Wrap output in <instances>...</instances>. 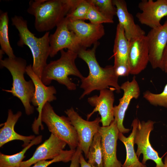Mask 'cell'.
I'll list each match as a JSON object with an SVG mask.
<instances>
[{"mask_svg": "<svg viewBox=\"0 0 167 167\" xmlns=\"http://www.w3.org/2000/svg\"><path fill=\"white\" fill-rule=\"evenodd\" d=\"M42 136L39 135L32 140L27 146L19 152L12 155H7L0 153V167H20L23 160L25 157V154L31 147L40 143Z\"/></svg>", "mask_w": 167, "mask_h": 167, "instance_id": "23", "label": "cell"}, {"mask_svg": "<svg viewBox=\"0 0 167 167\" xmlns=\"http://www.w3.org/2000/svg\"><path fill=\"white\" fill-rule=\"evenodd\" d=\"M91 4L88 0H79L77 4L69 12L66 17L73 20L84 21Z\"/></svg>", "mask_w": 167, "mask_h": 167, "instance_id": "26", "label": "cell"}, {"mask_svg": "<svg viewBox=\"0 0 167 167\" xmlns=\"http://www.w3.org/2000/svg\"><path fill=\"white\" fill-rule=\"evenodd\" d=\"M70 156L67 150H63L58 156L50 161L43 160L36 163L32 166L29 167H47L51 164L57 162H67L69 161Z\"/></svg>", "mask_w": 167, "mask_h": 167, "instance_id": "30", "label": "cell"}, {"mask_svg": "<svg viewBox=\"0 0 167 167\" xmlns=\"http://www.w3.org/2000/svg\"><path fill=\"white\" fill-rule=\"evenodd\" d=\"M129 42L122 27L117 24L113 48L114 64H128Z\"/></svg>", "mask_w": 167, "mask_h": 167, "instance_id": "22", "label": "cell"}, {"mask_svg": "<svg viewBox=\"0 0 167 167\" xmlns=\"http://www.w3.org/2000/svg\"><path fill=\"white\" fill-rule=\"evenodd\" d=\"M61 56L56 60L51 61L47 64L43 71L41 80L45 85H48L55 80L65 85L70 91L75 90L76 85L71 80L69 76L72 75L81 79L84 77L75 64L78 53L67 50L60 51Z\"/></svg>", "mask_w": 167, "mask_h": 167, "instance_id": "5", "label": "cell"}, {"mask_svg": "<svg viewBox=\"0 0 167 167\" xmlns=\"http://www.w3.org/2000/svg\"><path fill=\"white\" fill-rule=\"evenodd\" d=\"M0 66L10 72L13 82L10 90L2 89L19 98L22 103L26 114L29 115L34 112V106L30 103L35 92V86L32 80H25L24 74L27 66L26 61L21 57L6 58L0 59Z\"/></svg>", "mask_w": 167, "mask_h": 167, "instance_id": "4", "label": "cell"}, {"mask_svg": "<svg viewBox=\"0 0 167 167\" xmlns=\"http://www.w3.org/2000/svg\"><path fill=\"white\" fill-rule=\"evenodd\" d=\"M80 165L81 167H92L85 161L82 154L80 157Z\"/></svg>", "mask_w": 167, "mask_h": 167, "instance_id": "34", "label": "cell"}, {"mask_svg": "<svg viewBox=\"0 0 167 167\" xmlns=\"http://www.w3.org/2000/svg\"><path fill=\"white\" fill-rule=\"evenodd\" d=\"M98 132L101 137L103 167H122L117 157V141L119 132L116 121L109 126H100Z\"/></svg>", "mask_w": 167, "mask_h": 167, "instance_id": "11", "label": "cell"}, {"mask_svg": "<svg viewBox=\"0 0 167 167\" xmlns=\"http://www.w3.org/2000/svg\"><path fill=\"white\" fill-rule=\"evenodd\" d=\"M66 17L57 25L54 32L49 36L51 58L64 49L78 53L83 48L75 34L69 29Z\"/></svg>", "mask_w": 167, "mask_h": 167, "instance_id": "10", "label": "cell"}, {"mask_svg": "<svg viewBox=\"0 0 167 167\" xmlns=\"http://www.w3.org/2000/svg\"><path fill=\"white\" fill-rule=\"evenodd\" d=\"M164 163V165L163 167H167V154L165 157Z\"/></svg>", "mask_w": 167, "mask_h": 167, "instance_id": "35", "label": "cell"}, {"mask_svg": "<svg viewBox=\"0 0 167 167\" xmlns=\"http://www.w3.org/2000/svg\"><path fill=\"white\" fill-rule=\"evenodd\" d=\"M22 115V113L20 111H18L14 114L11 109L8 110L6 121L2 124L3 126L0 129V147L10 141L19 140L23 142L22 146L24 148L35 138L34 135L24 136L15 131V126Z\"/></svg>", "mask_w": 167, "mask_h": 167, "instance_id": "20", "label": "cell"}, {"mask_svg": "<svg viewBox=\"0 0 167 167\" xmlns=\"http://www.w3.org/2000/svg\"><path fill=\"white\" fill-rule=\"evenodd\" d=\"M129 42L128 64L130 73L136 75L144 70L149 62L146 36H141Z\"/></svg>", "mask_w": 167, "mask_h": 167, "instance_id": "16", "label": "cell"}, {"mask_svg": "<svg viewBox=\"0 0 167 167\" xmlns=\"http://www.w3.org/2000/svg\"><path fill=\"white\" fill-rule=\"evenodd\" d=\"M82 152L81 148L79 145L71 161L70 167H79L80 165V157Z\"/></svg>", "mask_w": 167, "mask_h": 167, "instance_id": "32", "label": "cell"}, {"mask_svg": "<svg viewBox=\"0 0 167 167\" xmlns=\"http://www.w3.org/2000/svg\"><path fill=\"white\" fill-rule=\"evenodd\" d=\"M138 120L135 118L133 121L131 125L132 127V132L128 137L125 136L123 133L119 132L118 139L124 144L126 151V158L122 167H147L145 164L139 161L134 150V137Z\"/></svg>", "mask_w": 167, "mask_h": 167, "instance_id": "21", "label": "cell"}, {"mask_svg": "<svg viewBox=\"0 0 167 167\" xmlns=\"http://www.w3.org/2000/svg\"><path fill=\"white\" fill-rule=\"evenodd\" d=\"M160 68L167 73V44L163 52Z\"/></svg>", "mask_w": 167, "mask_h": 167, "instance_id": "33", "label": "cell"}, {"mask_svg": "<svg viewBox=\"0 0 167 167\" xmlns=\"http://www.w3.org/2000/svg\"></svg>", "mask_w": 167, "mask_h": 167, "instance_id": "36", "label": "cell"}, {"mask_svg": "<svg viewBox=\"0 0 167 167\" xmlns=\"http://www.w3.org/2000/svg\"><path fill=\"white\" fill-rule=\"evenodd\" d=\"M146 36L149 62L153 69L160 68L163 52L167 44V20L163 25L151 29Z\"/></svg>", "mask_w": 167, "mask_h": 167, "instance_id": "17", "label": "cell"}, {"mask_svg": "<svg viewBox=\"0 0 167 167\" xmlns=\"http://www.w3.org/2000/svg\"><path fill=\"white\" fill-rule=\"evenodd\" d=\"M114 72L118 77L126 76L130 73V69L128 64H119L113 66Z\"/></svg>", "mask_w": 167, "mask_h": 167, "instance_id": "31", "label": "cell"}, {"mask_svg": "<svg viewBox=\"0 0 167 167\" xmlns=\"http://www.w3.org/2000/svg\"><path fill=\"white\" fill-rule=\"evenodd\" d=\"M32 65L27 66L26 73L33 81L35 86V92L31 101L33 106L37 107L38 112V117L35 118L32 125V129L34 133L39 134V128L43 130L44 126L41 121V116L43 109L46 103L56 99L55 94L56 90L53 86H47L45 85L41 79L35 73L32 69Z\"/></svg>", "mask_w": 167, "mask_h": 167, "instance_id": "7", "label": "cell"}, {"mask_svg": "<svg viewBox=\"0 0 167 167\" xmlns=\"http://www.w3.org/2000/svg\"><path fill=\"white\" fill-rule=\"evenodd\" d=\"M66 144L64 141L51 134L49 138L37 148L31 157L22 161L20 167H29L40 161L53 159L64 150Z\"/></svg>", "mask_w": 167, "mask_h": 167, "instance_id": "18", "label": "cell"}, {"mask_svg": "<svg viewBox=\"0 0 167 167\" xmlns=\"http://www.w3.org/2000/svg\"><path fill=\"white\" fill-rule=\"evenodd\" d=\"M96 9L108 17L113 19L116 15V8L112 0H88Z\"/></svg>", "mask_w": 167, "mask_h": 167, "instance_id": "27", "label": "cell"}, {"mask_svg": "<svg viewBox=\"0 0 167 167\" xmlns=\"http://www.w3.org/2000/svg\"><path fill=\"white\" fill-rule=\"evenodd\" d=\"M120 88L123 91V94L122 97L119 99L118 105L114 106V116L119 132L125 134L128 133L130 130L129 129L125 128L123 125L126 111L131 100L139 98L140 90L135 76L131 81H127L122 83L120 86Z\"/></svg>", "mask_w": 167, "mask_h": 167, "instance_id": "15", "label": "cell"}, {"mask_svg": "<svg viewBox=\"0 0 167 167\" xmlns=\"http://www.w3.org/2000/svg\"><path fill=\"white\" fill-rule=\"evenodd\" d=\"M41 121L51 134L66 142L70 149H76L79 141L75 127L68 117L57 114L49 102H47L43 109Z\"/></svg>", "mask_w": 167, "mask_h": 167, "instance_id": "6", "label": "cell"}, {"mask_svg": "<svg viewBox=\"0 0 167 167\" xmlns=\"http://www.w3.org/2000/svg\"><path fill=\"white\" fill-rule=\"evenodd\" d=\"M67 20L69 29L75 34L83 48L86 49L94 45L105 34L102 24H95L84 20L68 18Z\"/></svg>", "mask_w": 167, "mask_h": 167, "instance_id": "14", "label": "cell"}, {"mask_svg": "<svg viewBox=\"0 0 167 167\" xmlns=\"http://www.w3.org/2000/svg\"><path fill=\"white\" fill-rule=\"evenodd\" d=\"M138 7L142 11L136 15L139 21L151 29L161 26V19L167 15V0H142Z\"/></svg>", "mask_w": 167, "mask_h": 167, "instance_id": "12", "label": "cell"}, {"mask_svg": "<svg viewBox=\"0 0 167 167\" xmlns=\"http://www.w3.org/2000/svg\"><path fill=\"white\" fill-rule=\"evenodd\" d=\"M75 127L77 135L79 145L86 159L90 146L95 134L98 132L101 118L97 117L94 120L89 121L83 119L73 107L65 111Z\"/></svg>", "mask_w": 167, "mask_h": 167, "instance_id": "8", "label": "cell"}, {"mask_svg": "<svg viewBox=\"0 0 167 167\" xmlns=\"http://www.w3.org/2000/svg\"><path fill=\"white\" fill-rule=\"evenodd\" d=\"M86 20H88L90 23L95 24H102L103 23H113V19L101 12L91 4L86 16Z\"/></svg>", "mask_w": 167, "mask_h": 167, "instance_id": "29", "label": "cell"}, {"mask_svg": "<svg viewBox=\"0 0 167 167\" xmlns=\"http://www.w3.org/2000/svg\"><path fill=\"white\" fill-rule=\"evenodd\" d=\"M114 88L105 89L101 90L99 96L96 95L88 99V103L95 107L93 111L87 115L88 120L95 112H98L101 116V122L102 126H109L114 120L113 105L114 96Z\"/></svg>", "mask_w": 167, "mask_h": 167, "instance_id": "13", "label": "cell"}, {"mask_svg": "<svg viewBox=\"0 0 167 167\" xmlns=\"http://www.w3.org/2000/svg\"><path fill=\"white\" fill-rule=\"evenodd\" d=\"M116 6L118 24L123 28L126 38L129 41L141 36L145 35V32L136 24L133 16L128 12L126 2L124 0H113Z\"/></svg>", "mask_w": 167, "mask_h": 167, "instance_id": "19", "label": "cell"}, {"mask_svg": "<svg viewBox=\"0 0 167 167\" xmlns=\"http://www.w3.org/2000/svg\"><path fill=\"white\" fill-rule=\"evenodd\" d=\"M12 25L17 29L19 40L18 46H28L33 57L32 69L41 79L44 69L47 64V60L49 56V32H47L41 37L37 38L29 30L27 22L21 16L15 15L11 19Z\"/></svg>", "mask_w": 167, "mask_h": 167, "instance_id": "3", "label": "cell"}, {"mask_svg": "<svg viewBox=\"0 0 167 167\" xmlns=\"http://www.w3.org/2000/svg\"><path fill=\"white\" fill-rule=\"evenodd\" d=\"M155 123L151 120L140 122L139 120L134 140V144L137 146L136 153L138 158L142 154V162L144 164L147 161L151 160L156 163V167H163L164 163L162 158L152 148L149 141L150 135L153 130Z\"/></svg>", "mask_w": 167, "mask_h": 167, "instance_id": "9", "label": "cell"}, {"mask_svg": "<svg viewBox=\"0 0 167 167\" xmlns=\"http://www.w3.org/2000/svg\"><path fill=\"white\" fill-rule=\"evenodd\" d=\"M101 137L98 132L94 135L90 146L87 162L92 167H103Z\"/></svg>", "mask_w": 167, "mask_h": 167, "instance_id": "25", "label": "cell"}, {"mask_svg": "<svg viewBox=\"0 0 167 167\" xmlns=\"http://www.w3.org/2000/svg\"><path fill=\"white\" fill-rule=\"evenodd\" d=\"M100 43L98 41L93 45L91 49L82 48L78 52V56L87 64L89 73L87 77L81 79L80 87L84 91L79 97L81 99L95 90L113 87L118 92L121 88L118 83L119 77L115 74L113 66H108L103 68L100 66L96 57V49Z\"/></svg>", "mask_w": 167, "mask_h": 167, "instance_id": "1", "label": "cell"}, {"mask_svg": "<svg viewBox=\"0 0 167 167\" xmlns=\"http://www.w3.org/2000/svg\"><path fill=\"white\" fill-rule=\"evenodd\" d=\"M79 0H32L27 11L34 16L38 32H49L65 17Z\"/></svg>", "mask_w": 167, "mask_h": 167, "instance_id": "2", "label": "cell"}, {"mask_svg": "<svg viewBox=\"0 0 167 167\" xmlns=\"http://www.w3.org/2000/svg\"><path fill=\"white\" fill-rule=\"evenodd\" d=\"M9 17L7 12L0 13V45L1 49L8 56L14 58L16 57L10 43L8 35Z\"/></svg>", "mask_w": 167, "mask_h": 167, "instance_id": "24", "label": "cell"}, {"mask_svg": "<svg viewBox=\"0 0 167 167\" xmlns=\"http://www.w3.org/2000/svg\"><path fill=\"white\" fill-rule=\"evenodd\" d=\"M143 97L153 105L167 108V83L161 93L155 94L146 91L143 93Z\"/></svg>", "mask_w": 167, "mask_h": 167, "instance_id": "28", "label": "cell"}]
</instances>
